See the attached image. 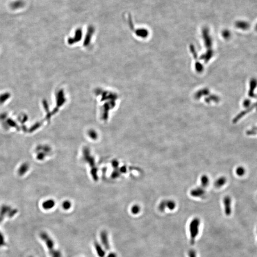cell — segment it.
I'll list each match as a JSON object with an SVG mask.
<instances>
[{
  "mask_svg": "<svg viewBox=\"0 0 257 257\" xmlns=\"http://www.w3.org/2000/svg\"><path fill=\"white\" fill-rule=\"evenodd\" d=\"M200 224V221L198 218H194L192 220L190 224L189 229L190 235V243L191 244H194L195 240L199 234V226Z\"/></svg>",
  "mask_w": 257,
  "mask_h": 257,
  "instance_id": "obj_1",
  "label": "cell"
},
{
  "mask_svg": "<svg viewBox=\"0 0 257 257\" xmlns=\"http://www.w3.org/2000/svg\"><path fill=\"white\" fill-rule=\"evenodd\" d=\"M40 237L43 240L49 251L50 255L53 254L56 250L54 248V242L51 237L46 233L42 232L40 234Z\"/></svg>",
  "mask_w": 257,
  "mask_h": 257,
  "instance_id": "obj_2",
  "label": "cell"
},
{
  "mask_svg": "<svg viewBox=\"0 0 257 257\" xmlns=\"http://www.w3.org/2000/svg\"><path fill=\"white\" fill-rule=\"evenodd\" d=\"M223 201L224 205L225 214L227 216H230L231 213V198L230 196H226L224 198Z\"/></svg>",
  "mask_w": 257,
  "mask_h": 257,
  "instance_id": "obj_3",
  "label": "cell"
},
{
  "mask_svg": "<svg viewBox=\"0 0 257 257\" xmlns=\"http://www.w3.org/2000/svg\"><path fill=\"white\" fill-rule=\"evenodd\" d=\"M257 87V80L255 78L251 79L250 82V89L248 91V96L251 98H257V95L254 93V91Z\"/></svg>",
  "mask_w": 257,
  "mask_h": 257,
  "instance_id": "obj_4",
  "label": "cell"
},
{
  "mask_svg": "<svg viewBox=\"0 0 257 257\" xmlns=\"http://www.w3.org/2000/svg\"><path fill=\"white\" fill-rule=\"evenodd\" d=\"M256 108L257 110V102L256 103H254V104L251 105L250 107L248 108L245 110H243L240 113H239L238 115H237V116L235 118L233 119V122L236 123L238 122L239 121V120L241 118H242L244 116V115L247 114V113L252 110L253 108Z\"/></svg>",
  "mask_w": 257,
  "mask_h": 257,
  "instance_id": "obj_5",
  "label": "cell"
},
{
  "mask_svg": "<svg viewBox=\"0 0 257 257\" xmlns=\"http://www.w3.org/2000/svg\"><path fill=\"white\" fill-rule=\"evenodd\" d=\"M205 193L204 188L202 187L196 188L190 191V195L194 197H202Z\"/></svg>",
  "mask_w": 257,
  "mask_h": 257,
  "instance_id": "obj_6",
  "label": "cell"
},
{
  "mask_svg": "<svg viewBox=\"0 0 257 257\" xmlns=\"http://www.w3.org/2000/svg\"><path fill=\"white\" fill-rule=\"evenodd\" d=\"M100 236L102 244H103V246L106 250H110V244L107 233L104 231H102L100 233Z\"/></svg>",
  "mask_w": 257,
  "mask_h": 257,
  "instance_id": "obj_7",
  "label": "cell"
},
{
  "mask_svg": "<svg viewBox=\"0 0 257 257\" xmlns=\"http://www.w3.org/2000/svg\"><path fill=\"white\" fill-rule=\"evenodd\" d=\"M25 5V3L23 0H15L10 4V7L13 10H18L23 8Z\"/></svg>",
  "mask_w": 257,
  "mask_h": 257,
  "instance_id": "obj_8",
  "label": "cell"
},
{
  "mask_svg": "<svg viewBox=\"0 0 257 257\" xmlns=\"http://www.w3.org/2000/svg\"><path fill=\"white\" fill-rule=\"evenodd\" d=\"M235 26L240 29L246 31L250 28V24L246 20H238L235 22Z\"/></svg>",
  "mask_w": 257,
  "mask_h": 257,
  "instance_id": "obj_9",
  "label": "cell"
},
{
  "mask_svg": "<svg viewBox=\"0 0 257 257\" xmlns=\"http://www.w3.org/2000/svg\"><path fill=\"white\" fill-rule=\"evenodd\" d=\"M94 247L98 256L99 257H104L105 255L104 250L102 248V247L99 244V243L97 241L94 242Z\"/></svg>",
  "mask_w": 257,
  "mask_h": 257,
  "instance_id": "obj_10",
  "label": "cell"
},
{
  "mask_svg": "<svg viewBox=\"0 0 257 257\" xmlns=\"http://www.w3.org/2000/svg\"><path fill=\"white\" fill-rule=\"evenodd\" d=\"M227 182V179L225 177L222 176L218 178L214 183V185L217 188L222 187L226 184Z\"/></svg>",
  "mask_w": 257,
  "mask_h": 257,
  "instance_id": "obj_11",
  "label": "cell"
},
{
  "mask_svg": "<svg viewBox=\"0 0 257 257\" xmlns=\"http://www.w3.org/2000/svg\"><path fill=\"white\" fill-rule=\"evenodd\" d=\"M201 182L202 188H206L209 185V179L208 176L205 175H202L201 178Z\"/></svg>",
  "mask_w": 257,
  "mask_h": 257,
  "instance_id": "obj_12",
  "label": "cell"
},
{
  "mask_svg": "<svg viewBox=\"0 0 257 257\" xmlns=\"http://www.w3.org/2000/svg\"><path fill=\"white\" fill-rule=\"evenodd\" d=\"M55 205V202L52 200H49L44 202L42 204L43 208L45 209H51Z\"/></svg>",
  "mask_w": 257,
  "mask_h": 257,
  "instance_id": "obj_13",
  "label": "cell"
},
{
  "mask_svg": "<svg viewBox=\"0 0 257 257\" xmlns=\"http://www.w3.org/2000/svg\"><path fill=\"white\" fill-rule=\"evenodd\" d=\"M176 203L172 200L166 201V207L170 210H173L176 207Z\"/></svg>",
  "mask_w": 257,
  "mask_h": 257,
  "instance_id": "obj_14",
  "label": "cell"
},
{
  "mask_svg": "<svg viewBox=\"0 0 257 257\" xmlns=\"http://www.w3.org/2000/svg\"><path fill=\"white\" fill-rule=\"evenodd\" d=\"M10 211V208L7 207H3L0 211V218L3 219V217Z\"/></svg>",
  "mask_w": 257,
  "mask_h": 257,
  "instance_id": "obj_15",
  "label": "cell"
},
{
  "mask_svg": "<svg viewBox=\"0 0 257 257\" xmlns=\"http://www.w3.org/2000/svg\"><path fill=\"white\" fill-rule=\"evenodd\" d=\"M245 169L243 167H239L236 170V172L238 176H242L245 173Z\"/></svg>",
  "mask_w": 257,
  "mask_h": 257,
  "instance_id": "obj_16",
  "label": "cell"
},
{
  "mask_svg": "<svg viewBox=\"0 0 257 257\" xmlns=\"http://www.w3.org/2000/svg\"><path fill=\"white\" fill-rule=\"evenodd\" d=\"M246 134L248 136L257 134V127H254L251 128V129L248 130L246 131Z\"/></svg>",
  "mask_w": 257,
  "mask_h": 257,
  "instance_id": "obj_17",
  "label": "cell"
},
{
  "mask_svg": "<svg viewBox=\"0 0 257 257\" xmlns=\"http://www.w3.org/2000/svg\"><path fill=\"white\" fill-rule=\"evenodd\" d=\"M140 210H141V208L139 207V206L137 205H134L131 209V212L133 214H137L139 213L140 211Z\"/></svg>",
  "mask_w": 257,
  "mask_h": 257,
  "instance_id": "obj_18",
  "label": "cell"
},
{
  "mask_svg": "<svg viewBox=\"0 0 257 257\" xmlns=\"http://www.w3.org/2000/svg\"><path fill=\"white\" fill-rule=\"evenodd\" d=\"M166 208V201H162L159 205V209L161 211L163 212L165 211Z\"/></svg>",
  "mask_w": 257,
  "mask_h": 257,
  "instance_id": "obj_19",
  "label": "cell"
},
{
  "mask_svg": "<svg viewBox=\"0 0 257 257\" xmlns=\"http://www.w3.org/2000/svg\"><path fill=\"white\" fill-rule=\"evenodd\" d=\"M242 105L244 107L247 108L250 107V106L251 105V100H250V99H245L243 102Z\"/></svg>",
  "mask_w": 257,
  "mask_h": 257,
  "instance_id": "obj_20",
  "label": "cell"
},
{
  "mask_svg": "<svg viewBox=\"0 0 257 257\" xmlns=\"http://www.w3.org/2000/svg\"><path fill=\"white\" fill-rule=\"evenodd\" d=\"M63 208L65 210L70 209L71 207V203L68 201H66L63 202Z\"/></svg>",
  "mask_w": 257,
  "mask_h": 257,
  "instance_id": "obj_21",
  "label": "cell"
},
{
  "mask_svg": "<svg viewBox=\"0 0 257 257\" xmlns=\"http://www.w3.org/2000/svg\"><path fill=\"white\" fill-rule=\"evenodd\" d=\"M5 237L3 236V234L0 232V247L5 246Z\"/></svg>",
  "mask_w": 257,
  "mask_h": 257,
  "instance_id": "obj_22",
  "label": "cell"
},
{
  "mask_svg": "<svg viewBox=\"0 0 257 257\" xmlns=\"http://www.w3.org/2000/svg\"><path fill=\"white\" fill-rule=\"evenodd\" d=\"M223 36L225 38H229L231 36V32L228 30H224L223 32Z\"/></svg>",
  "mask_w": 257,
  "mask_h": 257,
  "instance_id": "obj_23",
  "label": "cell"
},
{
  "mask_svg": "<svg viewBox=\"0 0 257 257\" xmlns=\"http://www.w3.org/2000/svg\"><path fill=\"white\" fill-rule=\"evenodd\" d=\"M51 256L52 257H61V253L60 252V251L56 250L53 254L51 255Z\"/></svg>",
  "mask_w": 257,
  "mask_h": 257,
  "instance_id": "obj_24",
  "label": "cell"
},
{
  "mask_svg": "<svg viewBox=\"0 0 257 257\" xmlns=\"http://www.w3.org/2000/svg\"><path fill=\"white\" fill-rule=\"evenodd\" d=\"M189 257H196V252L193 250H190L189 252Z\"/></svg>",
  "mask_w": 257,
  "mask_h": 257,
  "instance_id": "obj_25",
  "label": "cell"
},
{
  "mask_svg": "<svg viewBox=\"0 0 257 257\" xmlns=\"http://www.w3.org/2000/svg\"><path fill=\"white\" fill-rule=\"evenodd\" d=\"M16 213H17V211H16V210H13V211H10V212H9V217H13Z\"/></svg>",
  "mask_w": 257,
  "mask_h": 257,
  "instance_id": "obj_26",
  "label": "cell"
},
{
  "mask_svg": "<svg viewBox=\"0 0 257 257\" xmlns=\"http://www.w3.org/2000/svg\"><path fill=\"white\" fill-rule=\"evenodd\" d=\"M117 255L115 253L112 252L110 253V254L108 255L107 257H117Z\"/></svg>",
  "mask_w": 257,
  "mask_h": 257,
  "instance_id": "obj_27",
  "label": "cell"
},
{
  "mask_svg": "<svg viewBox=\"0 0 257 257\" xmlns=\"http://www.w3.org/2000/svg\"><path fill=\"white\" fill-rule=\"evenodd\" d=\"M255 30L256 31H257V23L255 27Z\"/></svg>",
  "mask_w": 257,
  "mask_h": 257,
  "instance_id": "obj_28",
  "label": "cell"
},
{
  "mask_svg": "<svg viewBox=\"0 0 257 257\" xmlns=\"http://www.w3.org/2000/svg\"><path fill=\"white\" fill-rule=\"evenodd\" d=\"M32 257V256H30V257Z\"/></svg>",
  "mask_w": 257,
  "mask_h": 257,
  "instance_id": "obj_29",
  "label": "cell"
}]
</instances>
